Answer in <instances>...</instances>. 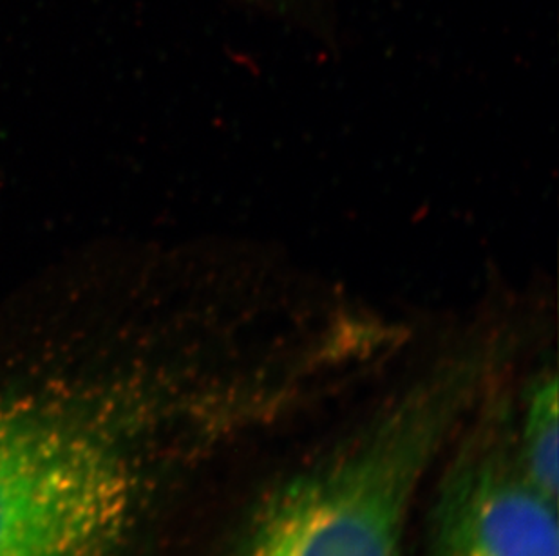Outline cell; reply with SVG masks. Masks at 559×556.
Segmentation results:
<instances>
[{
	"label": "cell",
	"mask_w": 559,
	"mask_h": 556,
	"mask_svg": "<svg viewBox=\"0 0 559 556\" xmlns=\"http://www.w3.org/2000/svg\"><path fill=\"white\" fill-rule=\"evenodd\" d=\"M481 368L478 351L454 358L365 436L286 481L258 509L238 556H401L415 489Z\"/></svg>",
	"instance_id": "obj_1"
},
{
	"label": "cell",
	"mask_w": 559,
	"mask_h": 556,
	"mask_svg": "<svg viewBox=\"0 0 559 556\" xmlns=\"http://www.w3.org/2000/svg\"><path fill=\"white\" fill-rule=\"evenodd\" d=\"M138 503L136 462L112 420L0 399V556H115Z\"/></svg>",
	"instance_id": "obj_2"
},
{
	"label": "cell",
	"mask_w": 559,
	"mask_h": 556,
	"mask_svg": "<svg viewBox=\"0 0 559 556\" xmlns=\"http://www.w3.org/2000/svg\"><path fill=\"white\" fill-rule=\"evenodd\" d=\"M556 506L506 451H467L443 484L429 556H559Z\"/></svg>",
	"instance_id": "obj_3"
},
{
	"label": "cell",
	"mask_w": 559,
	"mask_h": 556,
	"mask_svg": "<svg viewBox=\"0 0 559 556\" xmlns=\"http://www.w3.org/2000/svg\"><path fill=\"white\" fill-rule=\"evenodd\" d=\"M523 407L518 464L542 494L558 503V378L552 368L536 374Z\"/></svg>",
	"instance_id": "obj_4"
}]
</instances>
